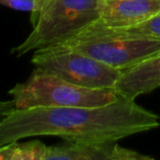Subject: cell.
<instances>
[{
  "label": "cell",
  "instance_id": "obj_1",
  "mask_svg": "<svg viewBox=\"0 0 160 160\" xmlns=\"http://www.w3.org/2000/svg\"><path fill=\"white\" fill-rule=\"evenodd\" d=\"M160 127V116L120 96L102 107L12 109L0 122V146L34 136L64 142L118 140Z\"/></svg>",
  "mask_w": 160,
  "mask_h": 160
},
{
  "label": "cell",
  "instance_id": "obj_2",
  "mask_svg": "<svg viewBox=\"0 0 160 160\" xmlns=\"http://www.w3.org/2000/svg\"><path fill=\"white\" fill-rule=\"evenodd\" d=\"M51 47L79 52L123 71L160 53V38L129 34L96 21L69 40Z\"/></svg>",
  "mask_w": 160,
  "mask_h": 160
},
{
  "label": "cell",
  "instance_id": "obj_3",
  "mask_svg": "<svg viewBox=\"0 0 160 160\" xmlns=\"http://www.w3.org/2000/svg\"><path fill=\"white\" fill-rule=\"evenodd\" d=\"M14 109L67 107H102L120 98L115 89H92L34 68L24 82L9 90Z\"/></svg>",
  "mask_w": 160,
  "mask_h": 160
},
{
  "label": "cell",
  "instance_id": "obj_4",
  "mask_svg": "<svg viewBox=\"0 0 160 160\" xmlns=\"http://www.w3.org/2000/svg\"><path fill=\"white\" fill-rule=\"evenodd\" d=\"M100 18V0H48L30 35L12 54L21 57L32 51L55 46L69 40Z\"/></svg>",
  "mask_w": 160,
  "mask_h": 160
},
{
  "label": "cell",
  "instance_id": "obj_5",
  "mask_svg": "<svg viewBox=\"0 0 160 160\" xmlns=\"http://www.w3.org/2000/svg\"><path fill=\"white\" fill-rule=\"evenodd\" d=\"M32 64L73 85L92 89H114L122 70L75 51L53 47L34 52Z\"/></svg>",
  "mask_w": 160,
  "mask_h": 160
},
{
  "label": "cell",
  "instance_id": "obj_6",
  "mask_svg": "<svg viewBox=\"0 0 160 160\" xmlns=\"http://www.w3.org/2000/svg\"><path fill=\"white\" fill-rule=\"evenodd\" d=\"M151 160V157L120 146L115 140H78L48 146L46 160Z\"/></svg>",
  "mask_w": 160,
  "mask_h": 160
},
{
  "label": "cell",
  "instance_id": "obj_7",
  "mask_svg": "<svg viewBox=\"0 0 160 160\" xmlns=\"http://www.w3.org/2000/svg\"><path fill=\"white\" fill-rule=\"evenodd\" d=\"M160 11V0H100L97 22L111 29H127Z\"/></svg>",
  "mask_w": 160,
  "mask_h": 160
},
{
  "label": "cell",
  "instance_id": "obj_8",
  "mask_svg": "<svg viewBox=\"0 0 160 160\" xmlns=\"http://www.w3.org/2000/svg\"><path fill=\"white\" fill-rule=\"evenodd\" d=\"M160 87V53L122 71L115 85L120 96L135 100Z\"/></svg>",
  "mask_w": 160,
  "mask_h": 160
},
{
  "label": "cell",
  "instance_id": "obj_9",
  "mask_svg": "<svg viewBox=\"0 0 160 160\" xmlns=\"http://www.w3.org/2000/svg\"><path fill=\"white\" fill-rule=\"evenodd\" d=\"M48 146L40 140L12 142L0 146V160H46Z\"/></svg>",
  "mask_w": 160,
  "mask_h": 160
},
{
  "label": "cell",
  "instance_id": "obj_10",
  "mask_svg": "<svg viewBox=\"0 0 160 160\" xmlns=\"http://www.w3.org/2000/svg\"><path fill=\"white\" fill-rule=\"evenodd\" d=\"M118 30H122V31L129 34H135V35L160 38V11L139 24L134 25L132 28H127V29Z\"/></svg>",
  "mask_w": 160,
  "mask_h": 160
},
{
  "label": "cell",
  "instance_id": "obj_11",
  "mask_svg": "<svg viewBox=\"0 0 160 160\" xmlns=\"http://www.w3.org/2000/svg\"><path fill=\"white\" fill-rule=\"evenodd\" d=\"M0 5L18 11H28L31 13L35 6V0H0Z\"/></svg>",
  "mask_w": 160,
  "mask_h": 160
},
{
  "label": "cell",
  "instance_id": "obj_12",
  "mask_svg": "<svg viewBox=\"0 0 160 160\" xmlns=\"http://www.w3.org/2000/svg\"><path fill=\"white\" fill-rule=\"evenodd\" d=\"M47 1H48V0H35V6H34L33 11L31 12V22H32V24H34V23H35V21L38 20V14H40L41 10H42V8L46 5Z\"/></svg>",
  "mask_w": 160,
  "mask_h": 160
},
{
  "label": "cell",
  "instance_id": "obj_13",
  "mask_svg": "<svg viewBox=\"0 0 160 160\" xmlns=\"http://www.w3.org/2000/svg\"><path fill=\"white\" fill-rule=\"evenodd\" d=\"M13 101H0V122L5 118V116L13 109Z\"/></svg>",
  "mask_w": 160,
  "mask_h": 160
}]
</instances>
